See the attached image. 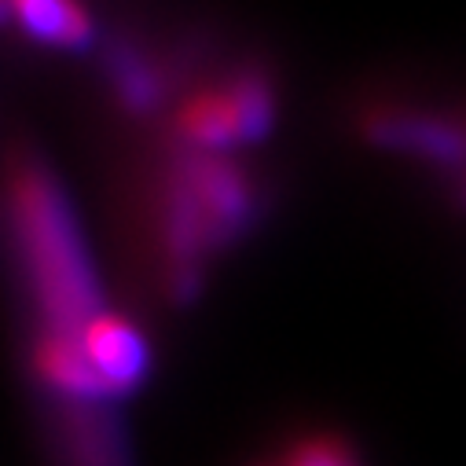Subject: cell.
Wrapping results in <instances>:
<instances>
[{
  "label": "cell",
  "instance_id": "obj_10",
  "mask_svg": "<svg viewBox=\"0 0 466 466\" xmlns=\"http://www.w3.org/2000/svg\"><path fill=\"white\" fill-rule=\"evenodd\" d=\"M451 202H455V209L466 213V173L451 177Z\"/></svg>",
  "mask_w": 466,
  "mask_h": 466
},
{
  "label": "cell",
  "instance_id": "obj_4",
  "mask_svg": "<svg viewBox=\"0 0 466 466\" xmlns=\"http://www.w3.org/2000/svg\"><path fill=\"white\" fill-rule=\"evenodd\" d=\"M360 133L371 147L408 155L448 177L466 173V118L422 103H375L360 114Z\"/></svg>",
  "mask_w": 466,
  "mask_h": 466
},
{
  "label": "cell",
  "instance_id": "obj_8",
  "mask_svg": "<svg viewBox=\"0 0 466 466\" xmlns=\"http://www.w3.org/2000/svg\"><path fill=\"white\" fill-rule=\"evenodd\" d=\"M283 466H360L353 444H345L334 433H309L290 444Z\"/></svg>",
  "mask_w": 466,
  "mask_h": 466
},
{
  "label": "cell",
  "instance_id": "obj_2",
  "mask_svg": "<svg viewBox=\"0 0 466 466\" xmlns=\"http://www.w3.org/2000/svg\"><path fill=\"white\" fill-rule=\"evenodd\" d=\"M254 209V184L236 162L191 151L166 195V247L177 272H187L213 243L236 239Z\"/></svg>",
  "mask_w": 466,
  "mask_h": 466
},
{
  "label": "cell",
  "instance_id": "obj_7",
  "mask_svg": "<svg viewBox=\"0 0 466 466\" xmlns=\"http://www.w3.org/2000/svg\"><path fill=\"white\" fill-rule=\"evenodd\" d=\"M12 19L37 41L81 48L92 37V19L81 0H12Z\"/></svg>",
  "mask_w": 466,
  "mask_h": 466
},
{
  "label": "cell",
  "instance_id": "obj_5",
  "mask_svg": "<svg viewBox=\"0 0 466 466\" xmlns=\"http://www.w3.org/2000/svg\"><path fill=\"white\" fill-rule=\"evenodd\" d=\"M77 341H81L88 364L96 368V375L103 379L110 397L129 393L133 386L144 382V375H147V341H144L140 327L129 316L110 312V309H96L81 323Z\"/></svg>",
  "mask_w": 466,
  "mask_h": 466
},
{
  "label": "cell",
  "instance_id": "obj_9",
  "mask_svg": "<svg viewBox=\"0 0 466 466\" xmlns=\"http://www.w3.org/2000/svg\"><path fill=\"white\" fill-rule=\"evenodd\" d=\"M114 66H118V85H122V92H126L133 103H147V99L155 96V81H151V74H147V66H144L140 59L122 56Z\"/></svg>",
  "mask_w": 466,
  "mask_h": 466
},
{
  "label": "cell",
  "instance_id": "obj_1",
  "mask_svg": "<svg viewBox=\"0 0 466 466\" xmlns=\"http://www.w3.org/2000/svg\"><path fill=\"white\" fill-rule=\"evenodd\" d=\"M5 206L15 250L52 330L77 334L96 312V283L70 206L41 158L15 151L5 166Z\"/></svg>",
  "mask_w": 466,
  "mask_h": 466
},
{
  "label": "cell",
  "instance_id": "obj_3",
  "mask_svg": "<svg viewBox=\"0 0 466 466\" xmlns=\"http://www.w3.org/2000/svg\"><path fill=\"white\" fill-rule=\"evenodd\" d=\"M276 122V92L265 70L247 66L224 85H209L184 99L177 114L180 140L198 155H224L261 140Z\"/></svg>",
  "mask_w": 466,
  "mask_h": 466
},
{
  "label": "cell",
  "instance_id": "obj_11",
  "mask_svg": "<svg viewBox=\"0 0 466 466\" xmlns=\"http://www.w3.org/2000/svg\"><path fill=\"white\" fill-rule=\"evenodd\" d=\"M12 19V0H0V23Z\"/></svg>",
  "mask_w": 466,
  "mask_h": 466
},
{
  "label": "cell",
  "instance_id": "obj_12",
  "mask_svg": "<svg viewBox=\"0 0 466 466\" xmlns=\"http://www.w3.org/2000/svg\"><path fill=\"white\" fill-rule=\"evenodd\" d=\"M279 466H283V462H279Z\"/></svg>",
  "mask_w": 466,
  "mask_h": 466
},
{
  "label": "cell",
  "instance_id": "obj_6",
  "mask_svg": "<svg viewBox=\"0 0 466 466\" xmlns=\"http://www.w3.org/2000/svg\"><path fill=\"white\" fill-rule=\"evenodd\" d=\"M34 371L48 390H56L66 400L96 404V400L110 397L103 379L88 364L77 334H70V330H52V327L37 330V338H34Z\"/></svg>",
  "mask_w": 466,
  "mask_h": 466
}]
</instances>
